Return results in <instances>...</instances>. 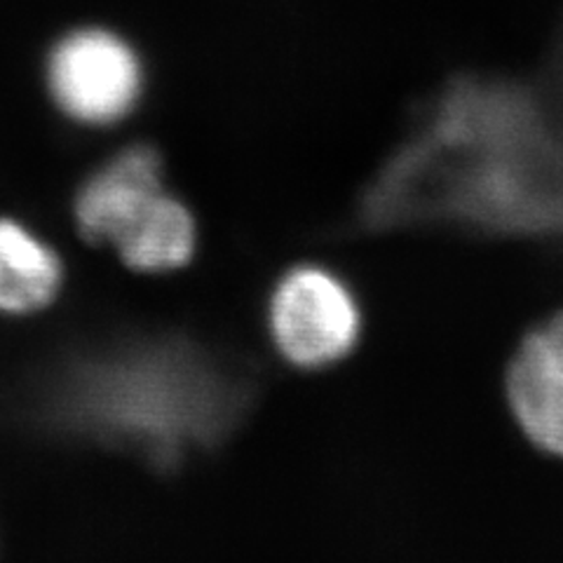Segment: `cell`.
<instances>
[{
    "label": "cell",
    "mask_w": 563,
    "mask_h": 563,
    "mask_svg": "<svg viewBox=\"0 0 563 563\" xmlns=\"http://www.w3.org/2000/svg\"><path fill=\"white\" fill-rule=\"evenodd\" d=\"M374 233L563 238V16L528 74L451 76L360 202Z\"/></svg>",
    "instance_id": "obj_1"
},
{
    "label": "cell",
    "mask_w": 563,
    "mask_h": 563,
    "mask_svg": "<svg viewBox=\"0 0 563 563\" xmlns=\"http://www.w3.org/2000/svg\"><path fill=\"white\" fill-rule=\"evenodd\" d=\"M246 385L188 343H134L76 364L57 411L99 442L172 465L231 432Z\"/></svg>",
    "instance_id": "obj_2"
},
{
    "label": "cell",
    "mask_w": 563,
    "mask_h": 563,
    "mask_svg": "<svg viewBox=\"0 0 563 563\" xmlns=\"http://www.w3.org/2000/svg\"><path fill=\"white\" fill-rule=\"evenodd\" d=\"M47 87L59 111L80 125L106 128L130 115L144 87L132 45L106 29H78L47 57Z\"/></svg>",
    "instance_id": "obj_3"
},
{
    "label": "cell",
    "mask_w": 563,
    "mask_h": 563,
    "mask_svg": "<svg viewBox=\"0 0 563 563\" xmlns=\"http://www.w3.org/2000/svg\"><path fill=\"white\" fill-rule=\"evenodd\" d=\"M273 339L291 364L317 368L355 347L360 310L343 282L324 268L303 266L282 277L271 298Z\"/></svg>",
    "instance_id": "obj_4"
},
{
    "label": "cell",
    "mask_w": 563,
    "mask_h": 563,
    "mask_svg": "<svg viewBox=\"0 0 563 563\" xmlns=\"http://www.w3.org/2000/svg\"><path fill=\"white\" fill-rule=\"evenodd\" d=\"M505 390L531 444L563 457V312L521 341L507 366Z\"/></svg>",
    "instance_id": "obj_5"
},
{
    "label": "cell",
    "mask_w": 563,
    "mask_h": 563,
    "mask_svg": "<svg viewBox=\"0 0 563 563\" xmlns=\"http://www.w3.org/2000/svg\"><path fill=\"white\" fill-rule=\"evenodd\" d=\"M165 190L163 161L151 146H130L90 174L76 196V223L85 240L111 244L146 214Z\"/></svg>",
    "instance_id": "obj_6"
},
{
    "label": "cell",
    "mask_w": 563,
    "mask_h": 563,
    "mask_svg": "<svg viewBox=\"0 0 563 563\" xmlns=\"http://www.w3.org/2000/svg\"><path fill=\"white\" fill-rule=\"evenodd\" d=\"M59 285V256L22 223L0 219V312L41 310L52 303Z\"/></svg>",
    "instance_id": "obj_7"
},
{
    "label": "cell",
    "mask_w": 563,
    "mask_h": 563,
    "mask_svg": "<svg viewBox=\"0 0 563 563\" xmlns=\"http://www.w3.org/2000/svg\"><path fill=\"white\" fill-rule=\"evenodd\" d=\"M115 250L122 263L139 273L181 268L196 252V221L179 198L163 190L146 214L115 242Z\"/></svg>",
    "instance_id": "obj_8"
}]
</instances>
